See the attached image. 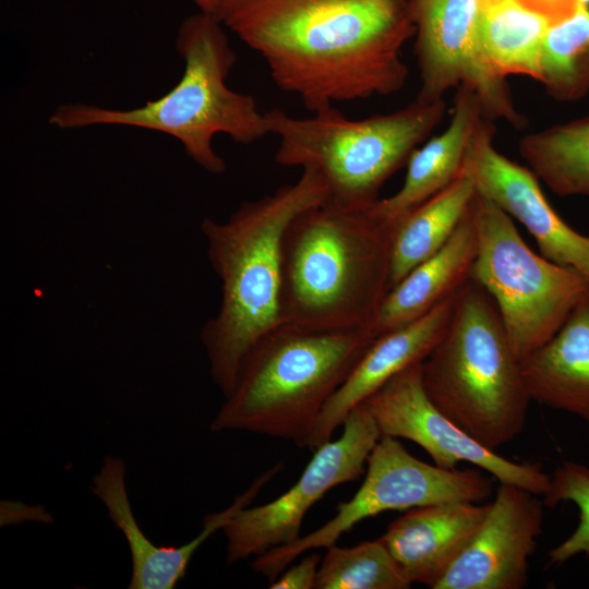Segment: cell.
<instances>
[{
  "label": "cell",
  "instance_id": "1",
  "mask_svg": "<svg viewBox=\"0 0 589 589\" xmlns=\"http://www.w3.org/2000/svg\"><path fill=\"white\" fill-rule=\"evenodd\" d=\"M265 60L312 113L405 86L409 0H193Z\"/></svg>",
  "mask_w": 589,
  "mask_h": 589
},
{
  "label": "cell",
  "instance_id": "2",
  "mask_svg": "<svg viewBox=\"0 0 589 589\" xmlns=\"http://www.w3.org/2000/svg\"><path fill=\"white\" fill-rule=\"evenodd\" d=\"M328 192L311 170L274 193L244 202L223 223L205 218L202 231L221 283L217 314L201 330L211 376L224 397L253 346L283 322L281 245L289 224L323 203Z\"/></svg>",
  "mask_w": 589,
  "mask_h": 589
},
{
  "label": "cell",
  "instance_id": "3",
  "mask_svg": "<svg viewBox=\"0 0 589 589\" xmlns=\"http://www.w3.org/2000/svg\"><path fill=\"white\" fill-rule=\"evenodd\" d=\"M392 238L369 209L326 200L300 213L283 238V322L371 330L390 289Z\"/></svg>",
  "mask_w": 589,
  "mask_h": 589
},
{
  "label": "cell",
  "instance_id": "4",
  "mask_svg": "<svg viewBox=\"0 0 589 589\" xmlns=\"http://www.w3.org/2000/svg\"><path fill=\"white\" fill-rule=\"evenodd\" d=\"M375 336L369 328H318L281 322L244 358L211 423L308 447L326 402Z\"/></svg>",
  "mask_w": 589,
  "mask_h": 589
},
{
  "label": "cell",
  "instance_id": "5",
  "mask_svg": "<svg viewBox=\"0 0 589 589\" xmlns=\"http://www.w3.org/2000/svg\"><path fill=\"white\" fill-rule=\"evenodd\" d=\"M176 48L184 61L180 81L161 97L132 109L68 104L58 107L49 123L59 129L127 125L168 134L181 142L187 155L211 173L226 170L212 143L218 133L236 143L251 144L269 134L255 99L230 89L226 79L237 56L224 26L200 12L180 25Z\"/></svg>",
  "mask_w": 589,
  "mask_h": 589
},
{
  "label": "cell",
  "instance_id": "6",
  "mask_svg": "<svg viewBox=\"0 0 589 589\" xmlns=\"http://www.w3.org/2000/svg\"><path fill=\"white\" fill-rule=\"evenodd\" d=\"M422 384L431 401L488 449L496 452L524 430L531 399L520 359L493 299L471 276L422 362Z\"/></svg>",
  "mask_w": 589,
  "mask_h": 589
},
{
  "label": "cell",
  "instance_id": "7",
  "mask_svg": "<svg viewBox=\"0 0 589 589\" xmlns=\"http://www.w3.org/2000/svg\"><path fill=\"white\" fill-rule=\"evenodd\" d=\"M444 99H414L386 115L351 120L335 107L294 118L279 108L264 112L269 134L279 137L277 164L315 172L327 201L348 211H366L383 184L440 124Z\"/></svg>",
  "mask_w": 589,
  "mask_h": 589
},
{
  "label": "cell",
  "instance_id": "8",
  "mask_svg": "<svg viewBox=\"0 0 589 589\" xmlns=\"http://www.w3.org/2000/svg\"><path fill=\"white\" fill-rule=\"evenodd\" d=\"M478 251L471 277L493 299L522 360L545 344L589 289L580 271L532 251L513 218L489 199L473 200Z\"/></svg>",
  "mask_w": 589,
  "mask_h": 589
},
{
  "label": "cell",
  "instance_id": "9",
  "mask_svg": "<svg viewBox=\"0 0 589 589\" xmlns=\"http://www.w3.org/2000/svg\"><path fill=\"white\" fill-rule=\"evenodd\" d=\"M492 492L493 482L483 472L423 462L396 437L381 435L368 458L361 486L349 501L338 504L336 515L294 542L255 556L251 566L271 582L302 553L335 544L342 533L363 519L386 510L432 504L480 503Z\"/></svg>",
  "mask_w": 589,
  "mask_h": 589
},
{
  "label": "cell",
  "instance_id": "10",
  "mask_svg": "<svg viewBox=\"0 0 589 589\" xmlns=\"http://www.w3.org/2000/svg\"><path fill=\"white\" fill-rule=\"evenodd\" d=\"M341 435L315 450L297 482L274 501L244 506L223 528L229 564L257 556L294 542L308 510L329 490L365 473L368 458L381 437L380 429L364 402L342 422Z\"/></svg>",
  "mask_w": 589,
  "mask_h": 589
},
{
  "label": "cell",
  "instance_id": "11",
  "mask_svg": "<svg viewBox=\"0 0 589 589\" xmlns=\"http://www.w3.org/2000/svg\"><path fill=\"white\" fill-rule=\"evenodd\" d=\"M409 13L421 81L417 99L441 100L449 89L467 87L485 117L516 128L525 124L506 79L495 73L484 53L479 0H409Z\"/></svg>",
  "mask_w": 589,
  "mask_h": 589
},
{
  "label": "cell",
  "instance_id": "12",
  "mask_svg": "<svg viewBox=\"0 0 589 589\" xmlns=\"http://www.w3.org/2000/svg\"><path fill=\"white\" fill-rule=\"evenodd\" d=\"M382 435L409 440L422 447L433 462L454 469L467 461L513 484L544 495L551 476L539 464L516 462L488 449L446 417L429 398L422 384V362L387 381L364 401Z\"/></svg>",
  "mask_w": 589,
  "mask_h": 589
},
{
  "label": "cell",
  "instance_id": "13",
  "mask_svg": "<svg viewBox=\"0 0 589 589\" xmlns=\"http://www.w3.org/2000/svg\"><path fill=\"white\" fill-rule=\"evenodd\" d=\"M533 494L501 483L462 552L434 589H520L542 532L543 506Z\"/></svg>",
  "mask_w": 589,
  "mask_h": 589
},
{
  "label": "cell",
  "instance_id": "14",
  "mask_svg": "<svg viewBox=\"0 0 589 589\" xmlns=\"http://www.w3.org/2000/svg\"><path fill=\"white\" fill-rule=\"evenodd\" d=\"M494 134L492 119L484 117L467 155L478 193L525 226L541 255L589 278V236L577 232L558 216L529 168L495 149Z\"/></svg>",
  "mask_w": 589,
  "mask_h": 589
},
{
  "label": "cell",
  "instance_id": "15",
  "mask_svg": "<svg viewBox=\"0 0 589 589\" xmlns=\"http://www.w3.org/2000/svg\"><path fill=\"white\" fill-rule=\"evenodd\" d=\"M127 465L120 457L105 456L93 477L91 491L104 504L113 526L123 534L131 554L132 573L129 589H172L185 576L196 550L225 525L240 508L254 500L247 489L221 512L204 517L199 536L180 546H158L140 528L127 489Z\"/></svg>",
  "mask_w": 589,
  "mask_h": 589
},
{
  "label": "cell",
  "instance_id": "16",
  "mask_svg": "<svg viewBox=\"0 0 589 589\" xmlns=\"http://www.w3.org/2000/svg\"><path fill=\"white\" fill-rule=\"evenodd\" d=\"M457 292L423 316L375 337L323 408L309 441L311 450L329 441L349 412L393 376L426 359L447 329Z\"/></svg>",
  "mask_w": 589,
  "mask_h": 589
},
{
  "label": "cell",
  "instance_id": "17",
  "mask_svg": "<svg viewBox=\"0 0 589 589\" xmlns=\"http://www.w3.org/2000/svg\"><path fill=\"white\" fill-rule=\"evenodd\" d=\"M489 504L455 502L411 508L380 539L412 585L432 589L466 548Z\"/></svg>",
  "mask_w": 589,
  "mask_h": 589
},
{
  "label": "cell",
  "instance_id": "18",
  "mask_svg": "<svg viewBox=\"0 0 589 589\" xmlns=\"http://www.w3.org/2000/svg\"><path fill=\"white\" fill-rule=\"evenodd\" d=\"M484 117L478 96L467 87L457 88L447 128L411 154L402 187L395 194L378 199L369 212L393 227L452 183L464 168L473 136Z\"/></svg>",
  "mask_w": 589,
  "mask_h": 589
},
{
  "label": "cell",
  "instance_id": "19",
  "mask_svg": "<svg viewBox=\"0 0 589 589\" xmlns=\"http://www.w3.org/2000/svg\"><path fill=\"white\" fill-rule=\"evenodd\" d=\"M520 365L531 400L589 422V289L558 330Z\"/></svg>",
  "mask_w": 589,
  "mask_h": 589
},
{
  "label": "cell",
  "instance_id": "20",
  "mask_svg": "<svg viewBox=\"0 0 589 589\" xmlns=\"http://www.w3.org/2000/svg\"><path fill=\"white\" fill-rule=\"evenodd\" d=\"M477 251L472 201L448 241L388 290L373 322V335L376 337L423 316L458 291L471 276Z\"/></svg>",
  "mask_w": 589,
  "mask_h": 589
},
{
  "label": "cell",
  "instance_id": "21",
  "mask_svg": "<svg viewBox=\"0 0 589 589\" xmlns=\"http://www.w3.org/2000/svg\"><path fill=\"white\" fill-rule=\"evenodd\" d=\"M477 193L476 177L466 158L452 183L393 226L390 288L448 241Z\"/></svg>",
  "mask_w": 589,
  "mask_h": 589
},
{
  "label": "cell",
  "instance_id": "22",
  "mask_svg": "<svg viewBox=\"0 0 589 589\" xmlns=\"http://www.w3.org/2000/svg\"><path fill=\"white\" fill-rule=\"evenodd\" d=\"M479 4L482 46L495 73L540 82L542 43L553 21L518 0H479Z\"/></svg>",
  "mask_w": 589,
  "mask_h": 589
},
{
  "label": "cell",
  "instance_id": "23",
  "mask_svg": "<svg viewBox=\"0 0 589 589\" xmlns=\"http://www.w3.org/2000/svg\"><path fill=\"white\" fill-rule=\"evenodd\" d=\"M519 153L553 193L589 195V117L527 134Z\"/></svg>",
  "mask_w": 589,
  "mask_h": 589
},
{
  "label": "cell",
  "instance_id": "24",
  "mask_svg": "<svg viewBox=\"0 0 589 589\" xmlns=\"http://www.w3.org/2000/svg\"><path fill=\"white\" fill-rule=\"evenodd\" d=\"M540 69V83L556 100L574 101L589 93V7L578 4L570 15L552 22Z\"/></svg>",
  "mask_w": 589,
  "mask_h": 589
},
{
  "label": "cell",
  "instance_id": "25",
  "mask_svg": "<svg viewBox=\"0 0 589 589\" xmlns=\"http://www.w3.org/2000/svg\"><path fill=\"white\" fill-rule=\"evenodd\" d=\"M320 563L315 589H407L406 579L378 539L352 548L332 544Z\"/></svg>",
  "mask_w": 589,
  "mask_h": 589
},
{
  "label": "cell",
  "instance_id": "26",
  "mask_svg": "<svg viewBox=\"0 0 589 589\" xmlns=\"http://www.w3.org/2000/svg\"><path fill=\"white\" fill-rule=\"evenodd\" d=\"M561 502H573L579 509V524L574 532L551 550L549 557L562 564L575 555L589 554V468L566 461L551 476L550 485L543 495L545 506L554 507Z\"/></svg>",
  "mask_w": 589,
  "mask_h": 589
},
{
  "label": "cell",
  "instance_id": "27",
  "mask_svg": "<svg viewBox=\"0 0 589 589\" xmlns=\"http://www.w3.org/2000/svg\"><path fill=\"white\" fill-rule=\"evenodd\" d=\"M321 558L313 553L303 557L298 564L289 565L281 574L269 582L271 589H313Z\"/></svg>",
  "mask_w": 589,
  "mask_h": 589
},
{
  "label": "cell",
  "instance_id": "28",
  "mask_svg": "<svg viewBox=\"0 0 589 589\" xmlns=\"http://www.w3.org/2000/svg\"><path fill=\"white\" fill-rule=\"evenodd\" d=\"M1 526L15 525L23 521L53 522L50 513L40 505L28 506L15 501H1Z\"/></svg>",
  "mask_w": 589,
  "mask_h": 589
},
{
  "label": "cell",
  "instance_id": "29",
  "mask_svg": "<svg viewBox=\"0 0 589 589\" xmlns=\"http://www.w3.org/2000/svg\"><path fill=\"white\" fill-rule=\"evenodd\" d=\"M527 8L549 17L553 22L570 15L577 8V0H518Z\"/></svg>",
  "mask_w": 589,
  "mask_h": 589
},
{
  "label": "cell",
  "instance_id": "30",
  "mask_svg": "<svg viewBox=\"0 0 589 589\" xmlns=\"http://www.w3.org/2000/svg\"><path fill=\"white\" fill-rule=\"evenodd\" d=\"M578 4H584V5L589 7V0H577V5Z\"/></svg>",
  "mask_w": 589,
  "mask_h": 589
}]
</instances>
